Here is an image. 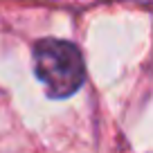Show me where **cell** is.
<instances>
[{
    "mask_svg": "<svg viewBox=\"0 0 153 153\" xmlns=\"http://www.w3.org/2000/svg\"><path fill=\"white\" fill-rule=\"evenodd\" d=\"M34 70L45 92L54 99L74 95L83 83V59L79 50L68 41L43 38L34 48Z\"/></svg>",
    "mask_w": 153,
    "mask_h": 153,
    "instance_id": "obj_1",
    "label": "cell"
}]
</instances>
